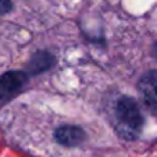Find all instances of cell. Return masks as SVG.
I'll return each mask as SVG.
<instances>
[{
	"instance_id": "cell-5",
	"label": "cell",
	"mask_w": 157,
	"mask_h": 157,
	"mask_svg": "<svg viewBox=\"0 0 157 157\" xmlns=\"http://www.w3.org/2000/svg\"><path fill=\"white\" fill-rule=\"evenodd\" d=\"M11 10V2L10 0H0V15L6 14Z\"/></svg>"
},
{
	"instance_id": "cell-4",
	"label": "cell",
	"mask_w": 157,
	"mask_h": 157,
	"mask_svg": "<svg viewBox=\"0 0 157 157\" xmlns=\"http://www.w3.org/2000/svg\"><path fill=\"white\" fill-rule=\"evenodd\" d=\"M86 135L81 128L72 127V125H65L56 131V139L60 145L64 146H77L85 140Z\"/></svg>"
},
{
	"instance_id": "cell-1",
	"label": "cell",
	"mask_w": 157,
	"mask_h": 157,
	"mask_svg": "<svg viewBox=\"0 0 157 157\" xmlns=\"http://www.w3.org/2000/svg\"><path fill=\"white\" fill-rule=\"evenodd\" d=\"M143 117L138 104L131 98H121L114 106V128L124 139L133 140L139 136Z\"/></svg>"
},
{
	"instance_id": "cell-3",
	"label": "cell",
	"mask_w": 157,
	"mask_h": 157,
	"mask_svg": "<svg viewBox=\"0 0 157 157\" xmlns=\"http://www.w3.org/2000/svg\"><path fill=\"white\" fill-rule=\"evenodd\" d=\"M138 89L146 106L157 114V71H147L138 83Z\"/></svg>"
},
{
	"instance_id": "cell-2",
	"label": "cell",
	"mask_w": 157,
	"mask_h": 157,
	"mask_svg": "<svg viewBox=\"0 0 157 157\" xmlns=\"http://www.w3.org/2000/svg\"><path fill=\"white\" fill-rule=\"evenodd\" d=\"M27 75L21 71H10L0 77V103L15 98L24 89Z\"/></svg>"
}]
</instances>
